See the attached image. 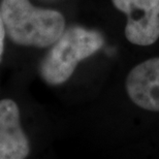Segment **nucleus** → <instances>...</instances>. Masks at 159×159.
Listing matches in <instances>:
<instances>
[{"label": "nucleus", "mask_w": 159, "mask_h": 159, "mask_svg": "<svg viewBox=\"0 0 159 159\" xmlns=\"http://www.w3.org/2000/svg\"><path fill=\"white\" fill-rule=\"evenodd\" d=\"M130 99L142 109L159 112V57L139 63L126 79Z\"/></svg>", "instance_id": "obj_4"}, {"label": "nucleus", "mask_w": 159, "mask_h": 159, "mask_svg": "<svg viewBox=\"0 0 159 159\" xmlns=\"http://www.w3.org/2000/svg\"><path fill=\"white\" fill-rule=\"evenodd\" d=\"M4 37H5V26L3 23L1 14H0V61L2 58L3 53V47H4Z\"/></svg>", "instance_id": "obj_6"}, {"label": "nucleus", "mask_w": 159, "mask_h": 159, "mask_svg": "<svg viewBox=\"0 0 159 159\" xmlns=\"http://www.w3.org/2000/svg\"><path fill=\"white\" fill-rule=\"evenodd\" d=\"M28 154L29 144L21 128L17 103L0 100V159H23Z\"/></svg>", "instance_id": "obj_5"}, {"label": "nucleus", "mask_w": 159, "mask_h": 159, "mask_svg": "<svg viewBox=\"0 0 159 159\" xmlns=\"http://www.w3.org/2000/svg\"><path fill=\"white\" fill-rule=\"evenodd\" d=\"M0 14L9 37L22 46L49 47L64 32L65 21L59 11L37 8L29 0H2Z\"/></svg>", "instance_id": "obj_1"}, {"label": "nucleus", "mask_w": 159, "mask_h": 159, "mask_svg": "<svg viewBox=\"0 0 159 159\" xmlns=\"http://www.w3.org/2000/svg\"><path fill=\"white\" fill-rule=\"evenodd\" d=\"M103 36L96 30L71 27L61 34L40 65V75L47 83L59 85L70 78L78 63L103 46Z\"/></svg>", "instance_id": "obj_2"}, {"label": "nucleus", "mask_w": 159, "mask_h": 159, "mask_svg": "<svg viewBox=\"0 0 159 159\" xmlns=\"http://www.w3.org/2000/svg\"><path fill=\"white\" fill-rule=\"evenodd\" d=\"M127 17L125 36L136 46H151L159 39V0H112Z\"/></svg>", "instance_id": "obj_3"}]
</instances>
